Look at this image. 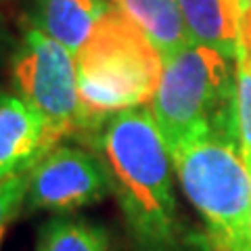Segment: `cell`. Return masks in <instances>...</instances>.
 <instances>
[{
    "instance_id": "cell-1",
    "label": "cell",
    "mask_w": 251,
    "mask_h": 251,
    "mask_svg": "<svg viewBox=\"0 0 251 251\" xmlns=\"http://www.w3.org/2000/svg\"><path fill=\"white\" fill-rule=\"evenodd\" d=\"M111 191L140 251H174L176 197L172 157L151 107L111 115L100 132Z\"/></svg>"
},
{
    "instance_id": "cell-2",
    "label": "cell",
    "mask_w": 251,
    "mask_h": 251,
    "mask_svg": "<svg viewBox=\"0 0 251 251\" xmlns=\"http://www.w3.org/2000/svg\"><path fill=\"white\" fill-rule=\"evenodd\" d=\"M84 132H97L115 113L151 103L163 59L128 15L111 6L74 54Z\"/></svg>"
},
{
    "instance_id": "cell-3",
    "label": "cell",
    "mask_w": 251,
    "mask_h": 251,
    "mask_svg": "<svg viewBox=\"0 0 251 251\" xmlns=\"http://www.w3.org/2000/svg\"><path fill=\"white\" fill-rule=\"evenodd\" d=\"M151 111L170 153L207 132L239 140L237 75L230 59L197 42L172 54L163 61Z\"/></svg>"
},
{
    "instance_id": "cell-4",
    "label": "cell",
    "mask_w": 251,
    "mask_h": 251,
    "mask_svg": "<svg viewBox=\"0 0 251 251\" xmlns=\"http://www.w3.org/2000/svg\"><path fill=\"white\" fill-rule=\"evenodd\" d=\"M180 186L201 214L214 251L251 249V172L239 140L195 136L170 153Z\"/></svg>"
},
{
    "instance_id": "cell-5",
    "label": "cell",
    "mask_w": 251,
    "mask_h": 251,
    "mask_svg": "<svg viewBox=\"0 0 251 251\" xmlns=\"http://www.w3.org/2000/svg\"><path fill=\"white\" fill-rule=\"evenodd\" d=\"M13 80L21 99L46 122L52 145L84 132L74 54L40 29L29 27L13 54Z\"/></svg>"
},
{
    "instance_id": "cell-6",
    "label": "cell",
    "mask_w": 251,
    "mask_h": 251,
    "mask_svg": "<svg viewBox=\"0 0 251 251\" xmlns=\"http://www.w3.org/2000/svg\"><path fill=\"white\" fill-rule=\"evenodd\" d=\"M111 191L107 163L74 147H54L27 172L29 209L72 211L99 203Z\"/></svg>"
},
{
    "instance_id": "cell-7",
    "label": "cell",
    "mask_w": 251,
    "mask_h": 251,
    "mask_svg": "<svg viewBox=\"0 0 251 251\" xmlns=\"http://www.w3.org/2000/svg\"><path fill=\"white\" fill-rule=\"evenodd\" d=\"M52 149L40 113L19 97L0 94V180L27 174Z\"/></svg>"
},
{
    "instance_id": "cell-8",
    "label": "cell",
    "mask_w": 251,
    "mask_h": 251,
    "mask_svg": "<svg viewBox=\"0 0 251 251\" xmlns=\"http://www.w3.org/2000/svg\"><path fill=\"white\" fill-rule=\"evenodd\" d=\"M109 9V0H31V21L75 54Z\"/></svg>"
},
{
    "instance_id": "cell-9",
    "label": "cell",
    "mask_w": 251,
    "mask_h": 251,
    "mask_svg": "<svg viewBox=\"0 0 251 251\" xmlns=\"http://www.w3.org/2000/svg\"><path fill=\"white\" fill-rule=\"evenodd\" d=\"M191 40L234 59L239 49L241 0H176Z\"/></svg>"
},
{
    "instance_id": "cell-10",
    "label": "cell",
    "mask_w": 251,
    "mask_h": 251,
    "mask_svg": "<svg viewBox=\"0 0 251 251\" xmlns=\"http://www.w3.org/2000/svg\"><path fill=\"white\" fill-rule=\"evenodd\" d=\"M111 4L145 31L163 61L193 44L176 0H111Z\"/></svg>"
},
{
    "instance_id": "cell-11",
    "label": "cell",
    "mask_w": 251,
    "mask_h": 251,
    "mask_svg": "<svg viewBox=\"0 0 251 251\" xmlns=\"http://www.w3.org/2000/svg\"><path fill=\"white\" fill-rule=\"evenodd\" d=\"M38 251H109V237L97 224L54 218L42 226Z\"/></svg>"
},
{
    "instance_id": "cell-12",
    "label": "cell",
    "mask_w": 251,
    "mask_h": 251,
    "mask_svg": "<svg viewBox=\"0 0 251 251\" xmlns=\"http://www.w3.org/2000/svg\"><path fill=\"white\" fill-rule=\"evenodd\" d=\"M237 75V134L239 147L251 172V61L237 54L234 57Z\"/></svg>"
},
{
    "instance_id": "cell-13",
    "label": "cell",
    "mask_w": 251,
    "mask_h": 251,
    "mask_svg": "<svg viewBox=\"0 0 251 251\" xmlns=\"http://www.w3.org/2000/svg\"><path fill=\"white\" fill-rule=\"evenodd\" d=\"M25 191H27V174H17L0 180V243L4 239L9 224L19 214L21 205L25 203Z\"/></svg>"
},
{
    "instance_id": "cell-14",
    "label": "cell",
    "mask_w": 251,
    "mask_h": 251,
    "mask_svg": "<svg viewBox=\"0 0 251 251\" xmlns=\"http://www.w3.org/2000/svg\"><path fill=\"white\" fill-rule=\"evenodd\" d=\"M237 54L251 61V0H241V23H239Z\"/></svg>"
},
{
    "instance_id": "cell-15",
    "label": "cell",
    "mask_w": 251,
    "mask_h": 251,
    "mask_svg": "<svg viewBox=\"0 0 251 251\" xmlns=\"http://www.w3.org/2000/svg\"><path fill=\"white\" fill-rule=\"evenodd\" d=\"M2 40H4V29L0 25V50H2Z\"/></svg>"
},
{
    "instance_id": "cell-16",
    "label": "cell",
    "mask_w": 251,
    "mask_h": 251,
    "mask_svg": "<svg viewBox=\"0 0 251 251\" xmlns=\"http://www.w3.org/2000/svg\"><path fill=\"white\" fill-rule=\"evenodd\" d=\"M249 251H251V249H249Z\"/></svg>"
}]
</instances>
